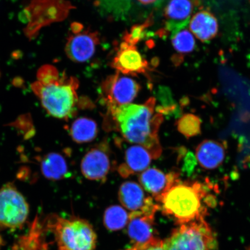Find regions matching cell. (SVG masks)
Returning <instances> with one entry per match:
<instances>
[{
    "instance_id": "6da1fadb",
    "label": "cell",
    "mask_w": 250,
    "mask_h": 250,
    "mask_svg": "<svg viewBox=\"0 0 250 250\" xmlns=\"http://www.w3.org/2000/svg\"><path fill=\"white\" fill-rule=\"evenodd\" d=\"M156 100L151 98L145 104L133 103L107 109L105 126L116 131L128 143L147 149L153 159L162 152L158 131L164 115L155 112Z\"/></svg>"
},
{
    "instance_id": "7a4b0ae2",
    "label": "cell",
    "mask_w": 250,
    "mask_h": 250,
    "mask_svg": "<svg viewBox=\"0 0 250 250\" xmlns=\"http://www.w3.org/2000/svg\"><path fill=\"white\" fill-rule=\"evenodd\" d=\"M77 78L61 73L54 65H43L31 84L33 92L51 116L68 119L76 114L79 99Z\"/></svg>"
},
{
    "instance_id": "3957f363",
    "label": "cell",
    "mask_w": 250,
    "mask_h": 250,
    "mask_svg": "<svg viewBox=\"0 0 250 250\" xmlns=\"http://www.w3.org/2000/svg\"><path fill=\"white\" fill-rule=\"evenodd\" d=\"M208 194L204 184L179 179L162 195L158 203L162 212L180 226L205 218L208 211L204 200Z\"/></svg>"
},
{
    "instance_id": "277c9868",
    "label": "cell",
    "mask_w": 250,
    "mask_h": 250,
    "mask_svg": "<svg viewBox=\"0 0 250 250\" xmlns=\"http://www.w3.org/2000/svg\"><path fill=\"white\" fill-rule=\"evenodd\" d=\"M49 227L54 233L59 250H95L97 235L91 224L80 218L54 215Z\"/></svg>"
},
{
    "instance_id": "5b68a950",
    "label": "cell",
    "mask_w": 250,
    "mask_h": 250,
    "mask_svg": "<svg viewBox=\"0 0 250 250\" xmlns=\"http://www.w3.org/2000/svg\"><path fill=\"white\" fill-rule=\"evenodd\" d=\"M217 241L205 218L180 225L163 241L164 250H215Z\"/></svg>"
},
{
    "instance_id": "8992f818",
    "label": "cell",
    "mask_w": 250,
    "mask_h": 250,
    "mask_svg": "<svg viewBox=\"0 0 250 250\" xmlns=\"http://www.w3.org/2000/svg\"><path fill=\"white\" fill-rule=\"evenodd\" d=\"M29 205L23 196L11 184L0 189V226L17 229L26 221Z\"/></svg>"
},
{
    "instance_id": "52a82bcc",
    "label": "cell",
    "mask_w": 250,
    "mask_h": 250,
    "mask_svg": "<svg viewBox=\"0 0 250 250\" xmlns=\"http://www.w3.org/2000/svg\"><path fill=\"white\" fill-rule=\"evenodd\" d=\"M140 88L136 81L117 72L102 83V100L107 109L129 104L136 98Z\"/></svg>"
},
{
    "instance_id": "ba28073f",
    "label": "cell",
    "mask_w": 250,
    "mask_h": 250,
    "mask_svg": "<svg viewBox=\"0 0 250 250\" xmlns=\"http://www.w3.org/2000/svg\"><path fill=\"white\" fill-rule=\"evenodd\" d=\"M200 5L199 0H168L164 9L165 29L162 33L172 35L186 28Z\"/></svg>"
},
{
    "instance_id": "9c48e42d",
    "label": "cell",
    "mask_w": 250,
    "mask_h": 250,
    "mask_svg": "<svg viewBox=\"0 0 250 250\" xmlns=\"http://www.w3.org/2000/svg\"><path fill=\"white\" fill-rule=\"evenodd\" d=\"M81 171L87 179L105 181L111 168V160L107 143H101L89 150L83 156Z\"/></svg>"
},
{
    "instance_id": "30bf717a",
    "label": "cell",
    "mask_w": 250,
    "mask_h": 250,
    "mask_svg": "<svg viewBox=\"0 0 250 250\" xmlns=\"http://www.w3.org/2000/svg\"><path fill=\"white\" fill-rule=\"evenodd\" d=\"M159 209L160 206L155 203L146 206L142 210L130 212L127 223V233L134 245L147 242L155 237V215Z\"/></svg>"
},
{
    "instance_id": "8fae6325",
    "label": "cell",
    "mask_w": 250,
    "mask_h": 250,
    "mask_svg": "<svg viewBox=\"0 0 250 250\" xmlns=\"http://www.w3.org/2000/svg\"><path fill=\"white\" fill-rule=\"evenodd\" d=\"M65 44V54L75 62H83L89 61L95 54L99 43L98 33L88 30L72 31Z\"/></svg>"
},
{
    "instance_id": "7c38bea8",
    "label": "cell",
    "mask_w": 250,
    "mask_h": 250,
    "mask_svg": "<svg viewBox=\"0 0 250 250\" xmlns=\"http://www.w3.org/2000/svg\"><path fill=\"white\" fill-rule=\"evenodd\" d=\"M111 65L119 73L131 76L145 73L148 68L147 61L140 54L136 45L125 41L121 43Z\"/></svg>"
},
{
    "instance_id": "4fadbf2b",
    "label": "cell",
    "mask_w": 250,
    "mask_h": 250,
    "mask_svg": "<svg viewBox=\"0 0 250 250\" xmlns=\"http://www.w3.org/2000/svg\"><path fill=\"white\" fill-rule=\"evenodd\" d=\"M180 179V174L172 171L166 174L156 168H148L139 175V180L143 189L158 203L162 195Z\"/></svg>"
},
{
    "instance_id": "5bb4252c",
    "label": "cell",
    "mask_w": 250,
    "mask_h": 250,
    "mask_svg": "<svg viewBox=\"0 0 250 250\" xmlns=\"http://www.w3.org/2000/svg\"><path fill=\"white\" fill-rule=\"evenodd\" d=\"M153 159L147 149L140 145H132L125 152V162L118 168L121 177L127 178L147 169Z\"/></svg>"
},
{
    "instance_id": "9a60e30c",
    "label": "cell",
    "mask_w": 250,
    "mask_h": 250,
    "mask_svg": "<svg viewBox=\"0 0 250 250\" xmlns=\"http://www.w3.org/2000/svg\"><path fill=\"white\" fill-rule=\"evenodd\" d=\"M119 200L125 208L131 212L139 211L154 201L151 196H146L140 184L134 181L122 184L118 191Z\"/></svg>"
},
{
    "instance_id": "2e32d148",
    "label": "cell",
    "mask_w": 250,
    "mask_h": 250,
    "mask_svg": "<svg viewBox=\"0 0 250 250\" xmlns=\"http://www.w3.org/2000/svg\"><path fill=\"white\" fill-rule=\"evenodd\" d=\"M195 152L197 162L207 170H213L220 167L226 155L223 144L212 140L203 141L197 146Z\"/></svg>"
},
{
    "instance_id": "e0dca14e",
    "label": "cell",
    "mask_w": 250,
    "mask_h": 250,
    "mask_svg": "<svg viewBox=\"0 0 250 250\" xmlns=\"http://www.w3.org/2000/svg\"><path fill=\"white\" fill-rule=\"evenodd\" d=\"M189 29L201 42H208L217 35L218 21L210 11L203 9L193 15L189 21Z\"/></svg>"
},
{
    "instance_id": "ac0fdd59",
    "label": "cell",
    "mask_w": 250,
    "mask_h": 250,
    "mask_svg": "<svg viewBox=\"0 0 250 250\" xmlns=\"http://www.w3.org/2000/svg\"><path fill=\"white\" fill-rule=\"evenodd\" d=\"M70 133L72 139L77 143H90L98 136V124L92 119L78 118L71 125Z\"/></svg>"
},
{
    "instance_id": "d6986e66",
    "label": "cell",
    "mask_w": 250,
    "mask_h": 250,
    "mask_svg": "<svg viewBox=\"0 0 250 250\" xmlns=\"http://www.w3.org/2000/svg\"><path fill=\"white\" fill-rule=\"evenodd\" d=\"M42 170L43 174L49 179L60 180L67 173V163L62 155L49 154L43 159Z\"/></svg>"
},
{
    "instance_id": "ffe728a7",
    "label": "cell",
    "mask_w": 250,
    "mask_h": 250,
    "mask_svg": "<svg viewBox=\"0 0 250 250\" xmlns=\"http://www.w3.org/2000/svg\"><path fill=\"white\" fill-rule=\"evenodd\" d=\"M129 218V214L124 208L118 205H113L106 209L103 222L108 230L117 231L126 226Z\"/></svg>"
},
{
    "instance_id": "44dd1931",
    "label": "cell",
    "mask_w": 250,
    "mask_h": 250,
    "mask_svg": "<svg viewBox=\"0 0 250 250\" xmlns=\"http://www.w3.org/2000/svg\"><path fill=\"white\" fill-rule=\"evenodd\" d=\"M177 130L186 138L195 137L201 133V118L192 114H186L176 123Z\"/></svg>"
},
{
    "instance_id": "7402d4cb",
    "label": "cell",
    "mask_w": 250,
    "mask_h": 250,
    "mask_svg": "<svg viewBox=\"0 0 250 250\" xmlns=\"http://www.w3.org/2000/svg\"><path fill=\"white\" fill-rule=\"evenodd\" d=\"M171 43L175 50L181 54H189L196 46L193 34L186 28L172 34Z\"/></svg>"
},
{
    "instance_id": "603a6c76",
    "label": "cell",
    "mask_w": 250,
    "mask_h": 250,
    "mask_svg": "<svg viewBox=\"0 0 250 250\" xmlns=\"http://www.w3.org/2000/svg\"><path fill=\"white\" fill-rule=\"evenodd\" d=\"M151 19H149L145 23L142 25H136L132 28L129 33H126L124 36V41L131 44L136 45L141 39L142 38L144 31L146 27L151 23Z\"/></svg>"
},
{
    "instance_id": "cb8c5ba5",
    "label": "cell",
    "mask_w": 250,
    "mask_h": 250,
    "mask_svg": "<svg viewBox=\"0 0 250 250\" xmlns=\"http://www.w3.org/2000/svg\"><path fill=\"white\" fill-rule=\"evenodd\" d=\"M100 4H104L108 11L114 14L124 13L129 8L130 0H98Z\"/></svg>"
},
{
    "instance_id": "d4e9b609",
    "label": "cell",
    "mask_w": 250,
    "mask_h": 250,
    "mask_svg": "<svg viewBox=\"0 0 250 250\" xmlns=\"http://www.w3.org/2000/svg\"><path fill=\"white\" fill-rule=\"evenodd\" d=\"M125 250H164L163 241L158 237H154L147 242L135 244L129 249Z\"/></svg>"
},
{
    "instance_id": "484cf974",
    "label": "cell",
    "mask_w": 250,
    "mask_h": 250,
    "mask_svg": "<svg viewBox=\"0 0 250 250\" xmlns=\"http://www.w3.org/2000/svg\"><path fill=\"white\" fill-rule=\"evenodd\" d=\"M185 158L183 167L184 170L189 175L192 174L195 169L197 163L196 156L192 152H189L187 153Z\"/></svg>"
},
{
    "instance_id": "4316f807",
    "label": "cell",
    "mask_w": 250,
    "mask_h": 250,
    "mask_svg": "<svg viewBox=\"0 0 250 250\" xmlns=\"http://www.w3.org/2000/svg\"><path fill=\"white\" fill-rule=\"evenodd\" d=\"M138 1L143 4L148 5L155 2L156 0H138Z\"/></svg>"
},
{
    "instance_id": "83f0119b",
    "label": "cell",
    "mask_w": 250,
    "mask_h": 250,
    "mask_svg": "<svg viewBox=\"0 0 250 250\" xmlns=\"http://www.w3.org/2000/svg\"><path fill=\"white\" fill-rule=\"evenodd\" d=\"M2 239H1V237H0V246H1L2 245Z\"/></svg>"
}]
</instances>
